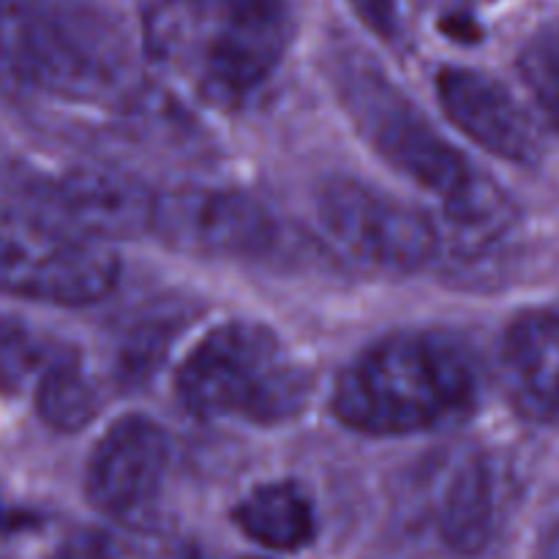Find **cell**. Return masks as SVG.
I'll use <instances>...</instances> for the list:
<instances>
[{
  "instance_id": "6da1fadb",
  "label": "cell",
  "mask_w": 559,
  "mask_h": 559,
  "mask_svg": "<svg viewBox=\"0 0 559 559\" xmlns=\"http://www.w3.org/2000/svg\"><path fill=\"white\" fill-rule=\"evenodd\" d=\"M333 85L364 140L396 173L440 197L459 249L484 254L511 235L519 222L511 197L480 175L369 55L336 52Z\"/></svg>"
},
{
  "instance_id": "7a4b0ae2",
  "label": "cell",
  "mask_w": 559,
  "mask_h": 559,
  "mask_svg": "<svg viewBox=\"0 0 559 559\" xmlns=\"http://www.w3.org/2000/svg\"><path fill=\"white\" fill-rule=\"evenodd\" d=\"M478 371L467 349L442 333H393L338 374L333 413L366 435H415L469 413Z\"/></svg>"
},
{
  "instance_id": "3957f363",
  "label": "cell",
  "mask_w": 559,
  "mask_h": 559,
  "mask_svg": "<svg viewBox=\"0 0 559 559\" xmlns=\"http://www.w3.org/2000/svg\"><path fill=\"white\" fill-rule=\"evenodd\" d=\"M0 69L55 98H126L131 55L120 27L87 0H0Z\"/></svg>"
},
{
  "instance_id": "277c9868",
  "label": "cell",
  "mask_w": 559,
  "mask_h": 559,
  "mask_svg": "<svg viewBox=\"0 0 559 559\" xmlns=\"http://www.w3.org/2000/svg\"><path fill=\"white\" fill-rule=\"evenodd\" d=\"M178 396L197 418L276 426L304 413L311 374L271 328L227 322L186 355Z\"/></svg>"
},
{
  "instance_id": "5b68a950",
  "label": "cell",
  "mask_w": 559,
  "mask_h": 559,
  "mask_svg": "<svg viewBox=\"0 0 559 559\" xmlns=\"http://www.w3.org/2000/svg\"><path fill=\"white\" fill-rule=\"evenodd\" d=\"M153 41L191 58L197 82L218 102H240L276 71L293 16L287 0H162Z\"/></svg>"
},
{
  "instance_id": "8992f818",
  "label": "cell",
  "mask_w": 559,
  "mask_h": 559,
  "mask_svg": "<svg viewBox=\"0 0 559 559\" xmlns=\"http://www.w3.org/2000/svg\"><path fill=\"white\" fill-rule=\"evenodd\" d=\"M11 191L22 213L93 243L147 233L156 202L134 178L93 164L20 167L11 173Z\"/></svg>"
},
{
  "instance_id": "52a82bcc",
  "label": "cell",
  "mask_w": 559,
  "mask_h": 559,
  "mask_svg": "<svg viewBox=\"0 0 559 559\" xmlns=\"http://www.w3.org/2000/svg\"><path fill=\"white\" fill-rule=\"evenodd\" d=\"M118 262L93 240L71 238L22 211L0 207V295L87 306L112 293Z\"/></svg>"
},
{
  "instance_id": "ba28073f",
  "label": "cell",
  "mask_w": 559,
  "mask_h": 559,
  "mask_svg": "<svg viewBox=\"0 0 559 559\" xmlns=\"http://www.w3.org/2000/svg\"><path fill=\"white\" fill-rule=\"evenodd\" d=\"M322 229L347 260L407 276L435 260L440 233L407 202L358 178H331L317 197Z\"/></svg>"
},
{
  "instance_id": "9c48e42d",
  "label": "cell",
  "mask_w": 559,
  "mask_h": 559,
  "mask_svg": "<svg viewBox=\"0 0 559 559\" xmlns=\"http://www.w3.org/2000/svg\"><path fill=\"white\" fill-rule=\"evenodd\" d=\"M153 233L197 257H262L278 243V224L251 197L224 189L167 191L153 202Z\"/></svg>"
},
{
  "instance_id": "30bf717a",
  "label": "cell",
  "mask_w": 559,
  "mask_h": 559,
  "mask_svg": "<svg viewBox=\"0 0 559 559\" xmlns=\"http://www.w3.org/2000/svg\"><path fill=\"white\" fill-rule=\"evenodd\" d=\"M167 462L169 448L162 426L142 415H129L115 420L93 448L85 491L104 516L136 522L156 502Z\"/></svg>"
},
{
  "instance_id": "8fae6325",
  "label": "cell",
  "mask_w": 559,
  "mask_h": 559,
  "mask_svg": "<svg viewBox=\"0 0 559 559\" xmlns=\"http://www.w3.org/2000/svg\"><path fill=\"white\" fill-rule=\"evenodd\" d=\"M437 98L448 118L484 151L513 164H535L544 140L527 109L502 82L475 69H442Z\"/></svg>"
},
{
  "instance_id": "7c38bea8",
  "label": "cell",
  "mask_w": 559,
  "mask_h": 559,
  "mask_svg": "<svg viewBox=\"0 0 559 559\" xmlns=\"http://www.w3.org/2000/svg\"><path fill=\"white\" fill-rule=\"evenodd\" d=\"M511 497V475L486 453L462 459L442 484L437 524L459 555H480L495 538Z\"/></svg>"
},
{
  "instance_id": "4fadbf2b",
  "label": "cell",
  "mask_w": 559,
  "mask_h": 559,
  "mask_svg": "<svg viewBox=\"0 0 559 559\" xmlns=\"http://www.w3.org/2000/svg\"><path fill=\"white\" fill-rule=\"evenodd\" d=\"M502 380L516 409L559 424V311H530L502 338Z\"/></svg>"
},
{
  "instance_id": "5bb4252c",
  "label": "cell",
  "mask_w": 559,
  "mask_h": 559,
  "mask_svg": "<svg viewBox=\"0 0 559 559\" xmlns=\"http://www.w3.org/2000/svg\"><path fill=\"white\" fill-rule=\"evenodd\" d=\"M238 527L260 546L295 551L314 538V513L295 484L257 486L235 511Z\"/></svg>"
},
{
  "instance_id": "9a60e30c",
  "label": "cell",
  "mask_w": 559,
  "mask_h": 559,
  "mask_svg": "<svg viewBox=\"0 0 559 559\" xmlns=\"http://www.w3.org/2000/svg\"><path fill=\"white\" fill-rule=\"evenodd\" d=\"M36 407L52 429H82L98 413V388L74 358L58 355L38 377Z\"/></svg>"
},
{
  "instance_id": "2e32d148",
  "label": "cell",
  "mask_w": 559,
  "mask_h": 559,
  "mask_svg": "<svg viewBox=\"0 0 559 559\" xmlns=\"http://www.w3.org/2000/svg\"><path fill=\"white\" fill-rule=\"evenodd\" d=\"M519 71L546 118L559 131V22L546 25L524 44Z\"/></svg>"
},
{
  "instance_id": "e0dca14e",
  "label": "cell",
  "mask_w": 559,
  "mask_h": 559,
  "mask_svg": "<svg viewBox=\"0 0 559 559\" xmlns=\"http://www.w3.org/2000/svg\"><path fill=\"white\" fill-rule=\"evenodd\" d=\"M52 360L41 338L31 336L11 322H0V385H22L33 371L41 377Z\"/></svg>"
},
{
  "instance_id": "ac0fdd59",
  "label": "cell",
  "mask_w": 559,
  "mask_h": 559,
  "mask_svg": "<svg viewBox=\"0 0 559 559\" xmlns=\"http://www.w3.org/2000/svg\"><path fill=\"white\" fill-rule=\"evenodd\" d=\"M360 20L380 33L382 38H396L399 33V0H349Z\"/></svg>"
},
{
  "instance_id": "d6986e66",
  "label": "cell",
  "mask_w": 559,
  "mask_h": 559,
  "mask_svg": "<svg viewBox=\"0 0 559 559\" xmlns=\"http://www.w3.org/2000/svg\"><path fill=\"white\" fill-rule=\"evenodd\" d=\"M60 559H118V551H115L112 540L102 538V535H85V538L74 540Z\"/></svg>"
},
{
  "instance_id": "ffe728a7",
  "label": "cell",
  "mask_w": 559,
  "mask_h": 559,
  "mask_svg": "<svg viewBox=\"0 0 559 559\" xmlns=\"http://www.w3.org/2000/svg\"><path fill=\"white\" fill-rule=\"evenodd\" d=\"M538 557L540 559H559V519L557 522H551L549 527L540 533Z\"/></svg>"
},
{
  "instance_id": "44dd1931",
  "label": "cell",
  "mask_w": 559,
  "mask_h": 559,
  "mask_svg": "<svg viewBox=\"0 0 559 559\" xmlns=\"http://www.w3.org/2000/svg\"><path fill=\"white\" fill-rule=\"evenodd\" d=\"M156 559H202L191 546H167L164 551H158Z\"/></svg>"
},
{
  "instance_id": "7402d4cb",
  "label": "cell",
  "mask_w": 559,
  "mask_h": 559,
  "mask_svg": "<svg viewBox=\"0 0 559 559\" xmlns=\"http://www.w3.org/2000/svg\"><path fill=\"white\" fill-rule=\"evenodd\" d=\"M16 524H20V516H14V513H11L9 508H5L3 502H0V535L9 533V530H14Z\"/></svg>"
},
{
  "instance_id": "603a6c76",
  "label": "cell",
  "mask_w": 559,
  "mask_h": 559,
  "mask_svg": "<svg viewBox=\"0 0 559 559\" xmlns=\"http://www.w3.org/2000/svg\"><path fill=\"white\" fill-rule=\"evenodd\" d=\"M249 559H254V557H249Z\"/></svg>"
}]
</instances>
